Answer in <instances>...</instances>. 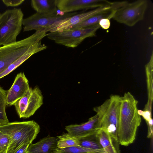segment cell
Segmentation results:
<instances>
[{"label": "cell", "mask_w": 153, "mask_h": 153, "mask_svg": "<svg viewBox=\"0 0 153 153\" xmlns=\"http://www.w3.org/2000/svg\"><path fill=\"white\" fill-rule=\"evenodd\" d=\"M121 102L117 127L119 144L127 146L135 139L141 120L137 105L138 101L129 92L121 97Z\"/></svg>", "instance_id": "6da1fadb"}, {"label": "cell", "mask_w": 153, "mask_h": 153, "mask_svg": "<svg viewBox=\"0 0 153 153\" xmlns=\"http://www.w3.org/2000/svg\"><path fill=\"white\" fill-rule=\"evenodd\" d=\"M40 129L39 125L34 120L0 124V131L10 137L7 153H14L24 144H32L40 132Z\"/></svg>", "instance_id": "7a4b0ae2"}, {"label": "cell", "mask_w": 153, "mask_h": 153, "mask_svg": "<svg viewBox=\"0 0 153 153\" xmlns=\"http://www.w3.org/2000/svg\"><path fill=\"white\" fill-rule=\"evenodd\" d=\"M121 102V97L111 95L102 104L93 109L98 117L100 128L105 130L118 140L117 127Z\"/></svg>", "instance_id": "3957f363"}, {"label": "cell", "mask_w": 153, "mask_h": 153, "mask_svg": "<svg viewBox=\"0 0 153 153\" xmlns=\"http://www.w3.org/2000/svg\"><path fill=\"white\" fill-rule=\"evenodd\" d=\"M24 15L20 8L8 9L0 14V46L17 41L22 28Z\"/></svg>", "instance_id": "277c9868"}, {"label": "cell", "mask_w": 153, "mask_h": 153, "mask_svg": "<svg viewBox=\"0 0 153 153\" xmlns=\"http://www.w3.org/2000/svg\"><path fill=\"white\" fill-rule=\"evenodd\" d=\"M45 37L39 30L31 36L10 44L0 46V74L12 63L23 55L35 42Z\"/></svg>", "instance_id": "5b68a950"}, {"label": "cell", "mask_w": 153, "mask_h": 153, "mask_svg": "<svg viewBox=\"0 0 153 153\" xmlns=\"http://www.w3.org/2000/svg\"><path fill=\"white\" fill-rule=\"evenodd\" d=\"M100 27L98 24L81 29L49 32L46 36L57 44L74 48L85 39L95 36L97 31Z\"/></svg>", "instance_id": "8992f818"}, {"label": "cell", "mask_w": 153, "mask_h": 153, "mask_svg": "<svg viewBox=\"0 0 153 153\" xmlns=\"http://www.w3.org/2000/svg\"><path fill=\"white\" fill-rule=\"evenodd\" d=\"M147 4L146 0H138L131 3L126 1L115 10L112 19L117 22L132 27L143 19Z\"/></svg>", "instance_id": "52a82bcc"}, {"label": "cell", "mask_w": 153, "mask_h": 153, "mask_svg": "<svg viewBox=\"0 0 153 153\" xmlns=\"http://www.w3.org/2000/svg\"><path fill=\"white\" fill-rule=\"evenodd\" d=\"M43 97L39 87L29 88L24 95L14 105L20 118H28L33 115L43 104Z\"/></svg>", "instance_id": "ba28073f"}, {"label": "cell", "mask_w": 153, "mask_h": 153, "mask_svg": "<svg viewBox=\"0 0 153 153\" xmlns=\"http://www.w3.org/2000/svg\"><path fill=\"white\" fill-rule=\"evenodd\" d=\"M79 13L74 12L45 14L36 13L31 16L23 19L22 25L23 31L34 30L37 31L44 29L47 32L48 30L55 23L62 20Z\"/></svg>", "instance_id": "9c48e42d"}, {"label": "cell", "mask_w": 153, "mask_h": 153, "mask_svg": "<svg viewBox=\"0 0 153 153\" xmlns=\"http://www.w3.org/2000/svg\"><path fill=\"white\" fill-rule=\"evenodd\" d=\"M57 7L63 13L111 6L113 2L106 0H56Z\"/></svg>", "instance_id": "30bf717a"}, {"label": "cell", "mask_w": 153, "mask_h": 153, "mask_svg": "<svg viewBox=\"0 0 153 153\" xmlns=\"http://www.w3.org/2000/svg\"><path fill=\"white\" fill-rule=\"evenodd\" d=\"M115 2L111 6L100 7L89 11L77 13L55 23L48 30L47 32H52L69 29L72 27L85 21L93 16L103 10L113 7Z\"/></svg>", "instance_id": "8fae6325"}, {"label": "cell", "mask_w": 153, "mask_h": 153, "mask_svg": "<svg viewBox=\"0 0 153 153\" xmlns=\"http://www.w3.org/2000/svg\"><path fill=\"white\" fill-rule=\"evenodd\" d=\"M29 88L28 81L24 73L22 72L18 73L11 87L7 91V105H14L24 95Z\"/></svg>", "instance_id": "7c38bea8"}, {"label": "cell", "mask_w": 153, "mask_h": 153, "mask_svg": "<svg viewBox=\"0 0 153 153\" xmlns=\"http://www.w3.org/2000/svg\"><path fill=\"white\" fill-rule=\"evenodd\" d=\"M100 128L98 117L96 114L88 121L80 124H72L66 126L65 129L70 135L80 137L96 133Z\"/></svg>", "instance_id": "4fadbf2b"}, {"label": "cell", "mask_w": 153, "mask_h": 153, "mask_svg": "<svg viewBox=\"0 0 153 153\" xmlns=\"http://www.w3.org/2000/svg\"><path fill=\"white\" fill-rule=\"evenodd\" d=\"M125 2V1L115 2L114 5L112 7L103 10L93 16L69 29H81L98 24L100 21L103 18H107L110 20L112 19L115 10L122 6Z\"/></svg>", "instance_id": "5bb4252c"}, {"label": "cell", "mask_w": 153, "mask_h": 153, "mask_svg": "<svg viewBox=\"0 0 153 153\" xmlns=\"http://www.w3.org/2000/svg\"><path fill=\"white\" fill-rule=\"evenodd\" d=\"M59 138L49 135L41 139L34 144L30 145L27 150L28 153H55Z\"/></svg>", "instance_id": "9a60e30c"}, {"label": "cell", "mask_w": 153, "mask_h": 153, "mask_svg": "<svg viewBox=\"0 0 153 153\" xmlns=\"http://www.w3.org/2000/svg\"><path fill=\"white\" fill-rule=\"evenodd\" d=\"M47 48V46L42 44L41 40L35 42L23 55L11 64L0 74V79L13 71L33 54Z\"/></svg>", "instance_id": "2e32d148"}, {"label": "cell", "mask_w": 153, "mask_h": 153, "mask_svg": "<svg viewBox=\"0 0 153 153\" xmlns=\"http://www.w3.org/2000/svg\"><path fill=\"white\" fill-rule=\"evenodd\" d=\"M96 135L105 153H120L118 140L106 130L99 129Z\"/></svg>", "instance_id": "e0dca14e"}, {"label": "cell", "mask_w": 153, "mask_h": 153, "mask_svg": "<svg viewBox=\"0 0 153 153\" xmlns=\"http://www.w3.org/2000/svg\"><path fill=\"white\" fill-rule=\"evenodd\" d=\"M31 5L36 13L50 14L57 13L56 0H32Z\"/></svg>", "instance_id": "ac0fdd59"}, {"label": "cell", "mask_w": 153, "mask_h": 153, "mask_svg": "<svg viewBox=\"0 0 153 153\" xmlns=\"http://www.w3.org/2000/svg\"><path fill=\"white\" fill-rule=\"evenodd\" d=\"M96 132L84 137H78L79 146L89 149H103L97 136Z\"/></svg>", "instance_id": "d6986e66"}, {"label": "cell", "mask_w": 153, "mask_h": 153, "mask_svg": "<svg viewBox=\"0 0 153 153\" xmlns=\"http://www.w3.org/2000/svg\"><path fill=\"white\" fill-rule=\"evenodd\" d=\"M59 138L57 142V147L64 148L69 147L79 146L78 137L71 136L66 133L57 136Z\"/></svg>", "instance_id": "ffe728a7"}, {"label": "cell", "mask_w": 153, "mask_h": 153, "mask_svg": "<svg viewBox=\"0 0 153 153\" xmlns=\"http://www.w3.org/2000/svg\"><path fill=\"white\" fill-rule=\"evenodd\" d=\"M55 153H105L103 149H94L80 146L69 147L64 148H57Z\"/></svg>", "instance_id": "44dd1931"}, {"label": "cell", "mask_w": 153, "mask_h": 153, "mask_svg": "<svg viewBox=\"0 0 153 153\" xmlns=\"http://www.w3.org/2000/svg\"><path fill=\"white\" fill-rule=\"evenodd\" d=\"M7 91L0 86V124L9 123L6 112Z\"/></svg>", "instance_id": "7402d4cb"}, {"label": "cell", "mask_w": 153, "mask_h": 153, "mask_svg": "<svg viewBox=\"0 0 153 153\" xmlns=\"http://www.w3.org/2000/svg\"><path fill=\"white\" fill-rule=\"evenodd\" d=\"M10 142L7 134L0 131V153H7Z\"/></svg>", "instance_id": "603a6c76"}, {"label": "cell", "mask_w": 153, "mask_h": 153, "mask_svg": "<svg viewBox=\"0 0 153 153\" xmlns=\"http://www.w3.org/2000/svg\"><path fill=\"white\" fill-rule=\"evenodd\" d=\"M3 3L7 6L16 7L22 4L24 0H2Z\"/></svg>", "instance_id": "cb8c5ba5"}, {"label": "cell", "mask_w": 153, "mask_h": 153, "mask_svg": "<svg viewBox=\"0 0 153 153\" xmlns=\"http://www.w3.org/2000/svg\"><path fill=\"white\" fill-rule=\"evenodd\" d=\"M98 24L102 29L105 30L108 29L110 26V20L107 18L102 19L100 21Z\"/></svg>", "instance_id": "d4e9b609"}, {"label": "cell", "mask_w": 153, "mask_h": 153, "mask_svg": "<svg viewBox=\"0 0 153 153\" xmlns=\"http://www.w3.org/2000/svg\"><path fill=\"white\" fill-rule=\"evenodd\" d=\"M29 143L24 144L20 147L14 153H25L27 152V150L30 145Z\"/></svg>", "instance_id": "484cf974"}, {"label": "cell", "mask_w": 153, "mask_h": 153, "mask_svg": "<svg viewBox=\"0 0 153 153\" xmlns=\"http://www.w3.org/2000/svg\"><path fill=\"white\" fill-rule=\"evenodd\" d=\"M28 153L27 152H26V153Z\"/></svg>", "instance_id": "4316f807"}]
</instances>
